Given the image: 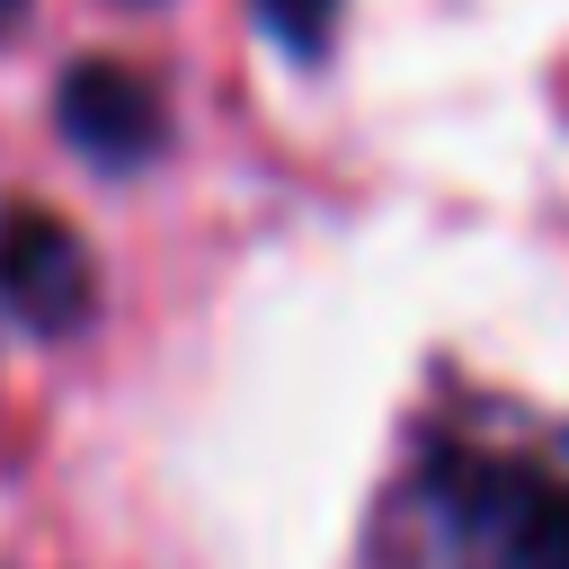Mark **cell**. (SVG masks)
<instances>
[{"label":"cell","instance_id":"obj_1","mask_svg":"<svg viewBox=\"0 0 569 569\" xmlns=\"http://www.w3.org/2000/svg\"><path fill=\"white\" fill-rule=\"evenodd\" d=\"M373 569H569V445L436 427L382 507Z\"/></svg>","mask_w":569,"mask_h":569},{"label":"cell","instance_id":"obj_2","mask_svg":"<svg viewBox=\"0 0 569 569\" xmlns=\"http://www.w3.org/2000/svg\"><path fill=\"white\" fill-rule=\"evenodd\" d=\"M0 302L27 329H44V338L80 329L89 302H98V276H89L80 231L53 222L44 204H0Z\"/></svg>","mask_w":569,"mask_h":569},{"label":"cell","instance_id":"obj_3","mask_svg":"<svg viewBox=\"0 0 569 569\" xmlns=\"http://www.w3.org/2000/svg\"><path fill=\"white\" fill-rule=\"evenodd\" d=\"M62 133L98 160V169H142L160 142H169V124H160V98L124 71V62H71L62 71Z\"/></svg>","mask_w":569,"mask_h":569},{"label":"cell","instance_id":"obj_4","mask_svg":"<svg viewBox=\"0 0 569 569\" xmlns=\"http://www.w3.org/2000/svg\"><path fill=\"white\" fill-rule=\"evenodd\" d=\"M258 27L284 44V53H320L329 44V27H338V0H258Z\"/></svg>","mask_w":569,"mask_h":569},{"label":"cell","instance_id":"obj_5","mask_svg":"<svg viewBox=\"0 0 569 569\" xmlns=\"http://www.w3.org/2000/svg\"><path fill=\"white\" fill-rule=\"evenodd\" d=\"M18 18H27V0H0V36H9V27H18Z\"/></svg>","mask_w":569,"mask_h":569}]
</instances>
